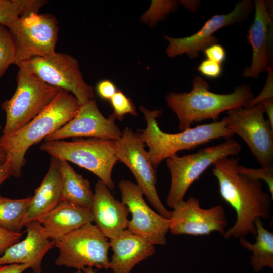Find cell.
Here are the masks:
<instances>
[{"instance_id":"cell-7","label":"cell","mask_w":273,"mask_h":273,"mask_svg":"<svg viewBox=\"0 0 273 273\" xmlns=\"http://www.w3.org/2000/svg\"><path fill=\"white\" fill-rule=\"evenodd\" d=\"M17 86L12 97L1 105L6 114L2 135L7 136L27 124L54 99L62 89L50 85L19 69Z\"/></svg>"},{"instance_id":"cell-35","label":"cell","mask_w":273,"mask_h":273,"mask_svg":"<svg viewBox=\"0 0 273 273\" xmlns=\"http://www.w3.org/2000/svg\"><path fill=\"white\" fill-rule=\"evenodd\" d=\"M203 52L207 59L220 64H222L226 58V52L224 48L218 43L209 46Z\"/></svg>"},{"instance_id":"cell-4","label":"cell","mask_w":273,"mask_h":273,"mask_svg":"<svg viewBox=\"0 0 273 273\" xmlns=\"http://www.w3.org/2000/svg\"><path fill=\"white\" fill-rule=\"evenodd\" d=\"M147 123L145 129L137 132L149 148L148 154L154 168L164 160L184 150H192L217 139L232 138L234 133L227 127L226 117L220 121L198 125L177 133H168L161 130L157 118L161 110H150L143 105L139 107Z\"/></svg>"},{"instance_id":"cell-37","label":"cell","mask_w":273,"mask_h":273,"mask_svg":"<svg viewBox=\"0 0 273 273\" xmlns=\"http://www.w3.org/2000/svg\"><path fill=\"white\" fill-rule=\"evenodd\" d=\"M12 176V170L10 162L8 160L0 164V185Z\"/></svg>"},{"instance_id":"cell-34","label":"cell","mask_w":273,"mask_h":273,"mask_svg":"<svg viewBox=\"0 0 273 273\" xmlns=\"http://www.w3.org/2000/svg\"><path fill=\"white\" fill-rule=\"evenodd\" d=\"M117 91L114 83L108 79L99 81L96 86L97 94L104 100H110Z\"/></svg>"},{"instance_id":"cell-16","label":"cell","mask_w":273,"mask_h":273,"mask_svg":"<svg viewBox=\"0 0 273 273\" xmlns=\"http://www.w3.org/2000/svg\"><path fill=\"white\" fill-rule=\"evenodd\" d=\"M112 114L106 118L92 99L81 105L75 117L62 127L45 138L46 141L67 138H96L116 141L122 134Z\"/></svg>"},{"instance_id":"cell-27","label":"cell","mask_w":273,"mask_h":273,"mask_svg":"<svg viewBox=\"0 0 273 273\" xmlns=\"http://www.w3.org/2000/svg\"><path fill=\"white\" fill-rule=\"evenodd\" d=\"M15 47L11 33L5 25L0 24V79L11 64H14Z\"/></svg>"},{"instance_id":"cell-6","label":"cell","mask_w":273,"mask_h":273,"mask_svg":"<svg viewBox=\"0 0 273 273\" xmlns=\"http://www.w3.org/2000/svg\"><path fill=\"white\" fill-rule=\"evenodd\" d=\"M240 144L232 138L220 144L207 147L195 153L179 156L174 155L166 159L171 175V185L166 203L173 209L180 202L189 188L216 161L237 155Z\"/></svg>"},{"instance_id":"cell-3","label":"cell","mask_w":273,"mask_h":273,"mask_svg":"<svg viewBox=\"0 0 273 273\" xmlns=\"http://www.w3.org/2000/svg\"><path fill=\"white\" fill-rule=\"evenodd\" d=\"M189 92H170L165 96L167 106L178 119L180 131L205 120L216 122L222 112L247 106L254 97L251 88L245 84L225 94L210 91L208 84L200 76H195Z\"/></svg>"},{"instance_id":"cell-20","label":"cell","mask_w":273,"mask_h":273,"mask_svg":"<svg viewBox=\"0 0 273 273\" xmlns=\"http://www.w3.org/2000/svg\"><path fill=\"white\" fill-rule=\"evenodd\" d=\"M113 254L110 260L112 273H130L141 261L153 255L155 245L128 230L109 241Z\"/></svg>"},{"instance_id":"cell-31","label":"cell","mask_w":273,"mask_h":273,"mask_svg":"<svg viewBox=\"0 0 273 273\" xmlns=\"http://www.w3.org/2000/svg\"><path fill=\"white\" fill-rule=\"evenodd\" d=\"M267 78L264 87L260 93L255 97H253L247 106H252L260 103L263 101L273 98V71L272 67L269 66L267 68Z\"/></svg>"},{"instance_id":"cell-21","label":"cell","mask_w":273,"mask_h":273,"mask_svg":"<svg viewBox=\"0 0 273 273\" xmlns=\"http://www.w3.org/2000/svg\"><path fill=\"white\" fill-rule=\"evenodd\" d=\"M37 220L45 236L55 242L73 231L92 223L93 218L89 209L61 201Z\"/></svg>"},{"instance_id":"cell-24","label":"cell","mask_w":273,"mask_h":273,"mask_svg":"<svg viewBox=\"0 0 273 273\" xmlns=\"http://www.w3.org/2000/svg\"><path fill=\"white\" fill-rule=\"evenodd\" d=\"M256 242L251 243L245 237L239 238L241 245L251 251L250 263L254 271L258 272L265 267L273 269V233L263 225L261 218L255 221Z\"/></svg>"},{"instance_id":"cell-23","label":"cell","mask_w":273,"mask_h":273,"mask_svg":"<svg viewBox=\"0 0 273 273\" xmlns=\"http://www.w3.org/2000/svg\"><path fill=\"white\" fill-rule=\"evenodd\" d=\"M58 164L62 183L61 201L90 209L94 193L88 179L77 173L69 162L58 160Z\"/></svg>"},{"instance_id":"cell-2","label":"cell","mask_w":273,"mask_h":273,"mask_svg":"<svg viewBox=\"0 0 273 273\" xmlns=\"http://www.w3.org/2000/svg\"><path fill=\"white\" fill-rule=\"evenodd\" d=\"M80 104L71 93L61 89L34 119L13 133L0 136V148L11 167L12 176L20 177L25 154L33 145L65 125L78 112Z\"/></svg>"},{"instance_id":"cell-28","label":"cell","mask_w":273,"mask_h":273,"mask_svg":"<svg viewBox=\"0 0 273 273\" xmlns=\"http://www.w3.org/2000/svg\"><path fill=\"white\" fill-rule=\"evenodd\" d=\"M176 1H152L150 8L141 16L140 21L152 26L177 6Z\"/></svg>"},{"instance_id":"cell-33","label":"cell","mask_w":273,"mask_h":273,"mask_svg":"<svg viewBox=\"0 0 273 273\" xmlns=\"http://www.w3.org/2000/svg\"><path fill=\"white\" fill-rule=\"evenodd\" d=\"M23 233L10 231L0 228V254L12 245L19 242Z\"/></svg>"},{"instance_id":"cell-39","label":"cell","mask_w":273,"mask_h":273,"mask_svg":"<svg viewBox=\"0 0 273 273\" xmlns=\"http://www.w3.org/2000/svg\"><path fill=\"white\" fill-rule=\"evenodd\" d=\"M180 2L185 7L193 12L197 11L200 4V1H180Z\"/></svg>"},{"instance_id":"cell-40","label":"cell","mask_w":273,"mask_h":273,"mask_svg":"<svg viewBox=\"0 0 273 273\" xmlns=\"http://www.w3.org/2000/svg\"><path fill=\"white\" fill-rule=\"evenodd\" d=\"M74 273H98L93 267H86L82 269L77 270Z\"/></svg>"},{"instance_id":"cell-15","label":"cell","mask_w":273,"mask_h":273,"mask_svg":"<svg viewBox=\"0 0 273 273\" xmlns=\"http://www.w3.org/2000/svg\"><path fill=\"white\" fill-rule=\"evenodd\" d=\"M169 220V231L175 235L203 236L217 232L223 236L228 224L222 205L202 208L199 200L193 197L176 205Z\"/></svg>"},{"instance_id":"cell-26","label":"cell","mask_w":273,"mask_h":273,"mask_svg":"<svg viewBox=\"0 0 273 273\" xmlns=\"http://www.w3.org/2000/svg\"><path fill=\"white\" fill-rule=\"evenodd\" d=\"M47 3L46 0H0V24L8 28L18 17L38 13Z\"/></svg>"},{"instance_id":"cell-38","label":"cell","mask_w":273,"mask_h":273,"mask_svg":"<svg viewBox=\"0 0 273 273\" xmlns=\"http://www.w3.org/2000/svg\"><path fill=\"white\" fill-rule=\"evenodd\" d=\"M260 104L264 108V112L268 116L267 120L273 127V98L265 100Z\"/></svg>"},{"instance_id":"cell-41","label":"cell","mask_w":273,"mask_h":273,"mask_svg":"<svg viewBox=\"0 0 273 273\" xmlns=\"http://www.w3.org/2000/svg\"><path fill=\"white\" fill-rule=\"evenodd\" d=\"M6 160V156L3 151L0 148V164L5 162Z\"/></svg>"},{"instance_id":"cell-17","label":"cell","mask_w":273,"mask_h":273,"mask_svg":"<svg viewBox=\"0 0 273 273\" xmlns=\"http://www.w3.org/2000/svg\"><path fill=\"white\" fill-rule=\"evenodd\" d=\"M90 210L95 225L107 238H116L127 228V207L116 200L100 180L96 183Z\"/></svg>"},{"instance_id":"cell-32","label":"cell","mask_w":273,"mask_h":273,"mask_svg":"<svg viewBox=\"0 0 273 273\" xmlns=\"http://www.w3.org/2000/svg\"><path fill=\"white\" fill-rule=\"evenodd\" d=\"M197 70L207 77L216 78L221 74L222 68L221 64L206 59L200 63Z\"/></svg>"},{"instance_id":"cell-13","label":"cell","mask_w":273,"mask_h":273,"mask_svg":"<svg viewBox=\"0 0 273 273\" xmlns=\"http://www.w3.org/2000/svg\"><path fill=\"white\" fill-rule=\"evenodd\" d=\"M253 8L250 0L238 2L234 9L226 14H217L209 19L200 30L194 34L185 37L172 38L164 35V38L169 44L166 53L173 58L186 54L190 58L195 59L199 54L212 45L218 43V40L214 34L220 29L230 25L243 22Z\"/></svg>"},{"instance_id":"cell-8","label":"cell","mask_w":273,"mask_h":273,"mask_svg":"<svg viewBox=\"0 0 273 273\" xmlns=\"http://www.w3.org/2000/svg\"><path fill=\"white\" fill-rule=\"evenodd\" d=\"M19 69L46 83L72 94L82 105L94 99V88L84 80L77 60L63 53L37 57L23 62Z\"/></svg>"},{"instance_id":"cell-12","label":"cell","mask_w":273,"mask_h":273,"mask_svg":"<svg viewBox=\"0 0 273 273\" xmlns=\"http://www.w3.org/2000/svg\"><path fill=\"white\" fill-rule=\"evenodd\" d=\"M115 142L118 161L123 163L130 170L143 195L158 213L169 219L171 211L164 207L157 192V171L151 163L144 142L138 133L126 127L122 136Z\"/></svg>"},{"instance_id":"cell-11","label":"cell","mask_w":273,"mask_h":273,"mask_svg":"<svg viewBox=\"0 0 273 273\" xmlns=\"http://www.w3.org/2000/svg\"><path fill=\"white\" fill-rule=\"evenodd\" d=\"M259 103L227 111L228 128L245 142L261 167L273 165V127Z\"/></svg>"},{"instance_id":"cell-36","label":"cell","mask_w":273,"mask_h":273,"mask_svg":"<svg viewBox=\"0 0 273 273\" xmlns=\"http://www.w3.org/2000/svg\"><path fill=\"white\" fill-rule=\"evenodd\" d=\"M30 264H10L0 266V273H22L31 268Z\"/></svg>"},{"instance_id":"cell-29","label":"cell","mask_w":273,"mask_h":273,"mask_svg":"<svg viewBox=\"0 0 273 273\" xmlns=\"http://www.w3.org/2000/svg\"><path fill=\"white\" fill-rule=\"evenodd\" d=\"M113 109L112 114L119 121H122L126 114L137 116L138 114L132 100L121 90H117L110 100Z\"/></svg>"},{"instance_id":"cell-22","label":"cell","mask_w":273,"mask_h":273,"mask_svg":"<svg viewBox=\"0 0 273 273\" xmlns=\"http://www.w3.org/2000/svg\"><path fill=\"white\" fill-rule=\"evenodd\" d=\"M62 183L58 160L51 157L49 170L37 188L25 215L23 223L37 220L53 209L61 201Z\"/></svg>"},{"instance_id":"cell-10","label":"cell","mask_w":273,"mask_h":273,"mask_svg":"<svg viewBox=\"0 0 273 273\" xmlns=\"http://www.w3.org/2000/svg\"><path fill=\"white\" fill-rule=\"evenodd\" d=\"M8 28L15 44L16 65L56 52L59 26L53 15L31 13L18 17Z\"/></svg>"},{"instance_id":"cell-25","label":"cell","mask_w":273,"mask_h":273,"mask_svg":"<svg viewBox=\"0 0 273 273\" xmlns=\"http://www.w3.org/2000/svg\"><path fill=\"white\" fill-rule=\"evenodd\" d=\"M32 196L12 199L0 196V228L21 233L23 221Z\"/></svg>"},{"instance_id":"cell-1","label":"cell","mask_w":273,"mask_h":273,"mask_svg":"<svg viewBox=\"0 0 273 273\" xmlns=\"http://www.w3.org/2000/svg\"><path fill=\"white\" fill-rule=\"evenodd\" d=\"M238 160L234 157H225L212 165L220 195L234 208L237 215L235 224L223 236L225 239H239L249 234L255 235L256 219H267L270 216V195L263 190L261 181L237 172Z\"/></svg>"},{"instance_id":"cell-19","label":"cell","mask_w":273,"mask_h":273,"mask_svg":"<svg viewBox=\"0 0 273 273\" xmlns=\"http://www.w3.org/2000/svg\"><path fill=\"white\" fill-rule=\"evenodd\" d=\"M253 23L249 27L247 35L248 43L252 48L251 65L244 68L245 77L257 78L267 70L270 61L268 52L272 15L264 0H255Z\"/></svg>"},{"instance_id":"cell-9","label":"cell","mask_w":273,"mask_h":273,"mask_svg":"<svg viewBox=\"0 0 273 273\" xmlns=\"http://www.w3.org/2000/svg\"><path fill=\"white\" fill-rule=\"evenodd\" d=\"M59 255L55 263L82 269L86 267L107 269L110 248L107 238L92 223L86 224L55 242Z\"/></svg>"},{"instance_id":"cell-5","label":"cell","mask_w":273,"mask_h":273,"mask_svg":"<svg viewBox=\"0 0 273 273\" xmlns=\"http://www.w3.org/2000/svg\"><path fill=\"white\" fill-rule=\"evenodd\" d=\"M115 141L96 138H73L45 141L40 149L58 160L71 162L89 170L111 190L114 188L112 178L113 167L118 161Z\"/></svg>"},{"instance_id":"cell-14","label":"cell","mask_w":273,"mask_h":273,"mask_svg":"<svg viewBox=\"0 0 273 273\" xmlns=\"http://www.w3.org/2000/svg\"><path fill=\"white\" fill-rule=\"evenodd\" d=\"M122 202L126 205L132 217L127 228L150 243L166 244V234L169 231V220L152 210L143 198L139 186L131 181L121 180L118 185Z\"/></svg>"},{"instance_id":"cell-18","label":"cell","mask_w":273,"mask_h":273,"mask_svg":"<svg viewBox=\"0 0 273 273\" xmlns=\"http://www.w3.org/2000/svg\"><path fill=\"white\" fill-rule=\"evenodd\" d=\"M27 235L4 251L0 257V266L10 264H30L33 273H41V263L47 252L55 245V242L47 238L38 220L27 223Z\"/></svg>"},{"instance_id":"cell-30","label":"cell","mask_w":273,"mask_h":273,"mask_svg":"<svg viewBox=\"0 0 273 273\" xmlns=\"http://www.w3.org/2000/svg\"><path fill=\"white\" fill-rule=\"evenodd\" d=\"M237 172L250 178L256 180H263L267 184L271 198L273 199V165L260 168H248L238 165Z\"/></svg>"}]
</instances>
